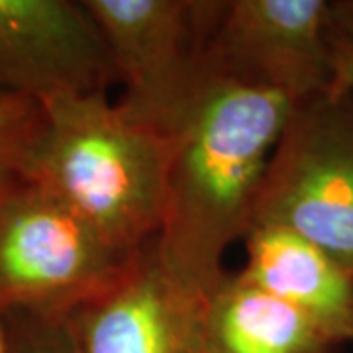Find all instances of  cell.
I'll return each mask as SVG.
<instances>
[{
	"label": "cell",
	"instance_id": "6da1fadb",
	"mask_svg": "<svg viewBox=\"0 0 353 353\" xmlns=\"http://www.w3.org/2000/svg\"><path fill=\"white\" fill-rule=\"evenodd\" d=\"M294 102L210 73L173 138L167 201L155 250L187 289L208 296L224 257L252 228L269 157Z\"/></svg>",
	"mask_w": 353,
	"mask_h": 353
},
{
	"label": "cell",
	"instance_id": "7a4b0ae2",
	"mask_svg": "<svg viewBox=\"0 0 353 353\" xmlns=\"http://www.w3.org/2000/svg\"><path fill=\"white\" fill-rule=\"evenodd\" d=\"M41 106L43 126L26 181L65 202L120 252L136 253L155 240L173 138L132 118L108 92L59 97Z\"/></svg>",
	"mask_w": 353,
	"mask_h": 353
},
{
	"label": "cell",
	"instance_id": "3957f363",
	"mask_svg": "<svg viewBox=\"0 0 353 353\" xmlns=\"http://www.w3.org/2000/svg\"><path fill=\"white\" fill-rule=\"evenodd\" d=\"M252 226L285 228L353 275V92L336 81L296 102L253 208Z\"/></svg>",
	"mask_w": 353,
	"mask_h": 353
},
{
	"label": "cell",
	"instance_id": "277c9868",
	"mask_svg": "<svg viewBox=\"0 0 353 353\" xmlns=\"http://www.w3.org/2000/svg\"><path fill=\"white\" fill-rule=\"evenodd\" d=\"M136 253L24 181L0 204V314L67 318L124 277Z\"/></svg>",
	"mask_w": 353,
	"mask_h": 353
},
{
	"label": "cell",
	"instance_id": "5b68a950",
	"mask_svg": "<svg viewBox=\"0 0 353 353\" xmlns=\"http://www.w3.org/2000/svg\"><path fill=\"white\" fill-rule=\"evenodd\" d=\"M220 2L83 0L108 46L132 118L175 138L204 81V39Z\"/></svg>",
	"mask_w": 353,
	"mask_h": 353
},
{
	"label": "cell",
	"instance_id": "8992f818",
	"mask_svg": "<svg viewBox=\"0 0 353 353\" xmlns=\"http://www.w3.org/2000/svg\"><path fill=\"white\" fill-rule=\"evenodd\" d=\"M334 30L326 0L220 2L204 39V65L296 104L336 83Z\"/></svg>",
	"mask_w": 353,
	"mask_h": 353
},
{
	"label": "cell",
	"instance_id": "52a82bcc",
	"mask_svg": "<svg viewBox=\"0 0 353 353\" xmlns=\"http://www.w3.org/2000/svg\"><path fill=\"white\" fill-rule=\"evenodd\" d=\"M108 46L83 2L0 0V90L38 102L108 92Z\"/></svg>",
	"mask_w": 353,
	"mask_h": 353
},
{
	"label": "cell",
	"instance_id": "ba28073f",
	"mask_svg": "<svg viewBox=\"0 0 353 353\" xmlns=\"http://www.w3.org/2000/svg\"><path fill=\"white\" fill-rule=\"evenodd\" d=\"M208 296L171 277L145 243L114 287L67 316L77 353H204Z\"/></svg>",
	"mask_w": 353,
	"mask_h": 353
},
{
	"label": "cell",
	"instance_id": "9c48e42d",
	"mask_svg": "<svg viewBox=\"0 0 353 353\" xmlns=\"http://www.w3.org/2000/svg\"><path fill=\"white\" fill-rule=\"evenodd\" d=\"M241 275L306 314L341 345L353 343V275L285 228L252 226Z\"/></svg>",
	"mask_w": 353,
	"mask_h": 353
},
{
	"label": "cell",
	"instance_id": "30bf717a",
	"mask_svg": "<svg viewBox=\"0 0 353 353\" xmlns=\"http://www.w3.org/2000/svg\"><path fill=\"white\" fill-rule=\"evenodd\" d=\"M340 341L296 308L228 271L208 299L204 353H341Z\"/></svg>",
	"mask_w": 353,
	"mask_h": 353
},
{
	"label": "cell",
	"instance_id": "8fae6325",
	"mask_svg": "<svg viewBox=\"0 0 353 353\" xmlns=\"http://www.w3.org/2000/svg\"><path fill=\"white\" fill-rule=\"evenodd\" d=\"M41 126V102L0 90V204L26 181Z\"/></svg>",
	"mask_w": 353,
	"mask_h": 353
},
{
	"label": "cell",
	"instance_id": "7c38bea8",
	"mask_svg": "<svg viewBox=\"0 0 353 353\" xmlns=\"http://www.w3.org/2000/svg\"><path fill=\"white\" fill-rule=\"evenodd\" d=\"M6 353H77L67 318L8 314L4 316Z\"/></svg>",
	"mask_w": 353,
	"mask_h": 353
},
{
	"label": "cell",
	"instance_id": "4fadbf2b",
	"mask_svg": "<svg viewBox=\"0 0 353 353\" xmlns=\"http://www.w3.org/2000/svg\"><path fill=\"white\" fill-rule=\"evenodd\" d=\"M334 69L336 81L353 92V36L334 30Z\"/></svg>",
	"mask_w": 353,
	"mask_h": 353
},
{
	"label": "cell",
	"instance_id": "5bb4252c",
	"mask_svg": "<svg viewBox=\"0 0 353 353\" xmlns=\"http://www.w3.org/2000/svg\"><path fill=\"white\" fill-rule=\"evenodd\" d=\"M334 24L338 30L353 36V0H338L332 2Z\"/></svg>",
	"mask_w": 353,
	"mask_h": 353
},
{
	"label": "cell",
	"instance_id": "9a60e30c",
	"mask_svg": "<svg viewBox=\"0 0 353 353\" xmlns=\"http://www.w3.org/2000/svg\"><path fill=\"white\" fill-rule=\"evenodd\" d=\"M8 347V334H6V322L4 316L0 314V353H6Z\"/></svg>",
	"mask_w": 353,
	"mask_h": 353
}]
</instances>
